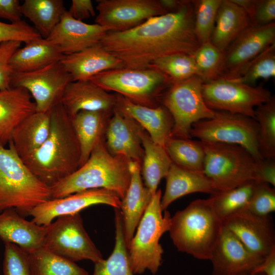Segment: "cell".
Segmentation results:
<instances>
[{"label":"cell","instance_id":"cell-1","mask_svg":"<svg viewBox=\"0 0 275 275\" xmlns=\"http://www.w3.org/2000/svg\"><path fill=\"white\" fill-rule=\"evenodd\" d=\"M100 43L130 69L147 68L154 60L173 54L193 55L200 44L194 32L192 1L184 0L176 11L132 29L109 31Z\"/></svg>","mask_w":275,"mask_h":275},{"label":"cell","instance_id":"cell-2","mask_svg":"<svg viewBox=\"0 0 275 275\" xmlns=\"http://www.w3.org/2000/svg\"><path fill=\"white\" fill-rule=\"evenodd\" d=\"M80 158V147L71 118L59 103L50 111L47 139L21 159L40 181L51 187L78 169Z\"/></svg>","mask_w":275,"mask_h":275},{"label":"cell","instance_id":"cell-3","mask_svg":"<svg viewBox=\"0 0 275 275\" xmlns=\"http://www.w3.org/2000/svg\"><path fill=\"white\" fill-rule=\"evenodd\" d=\"M129 162L123 156L109 153L104 137L96 145L84 164L50 187L52 198L89 189L105 188L115 192L122 200L130 183Z\"/></svg>","mask_w":275,"mask_h":275},{"label":"cell","instance_id":"cell-4","mask_svg":"<svg viewBox=\"0 0 275 275\" xmlns=\"http://www.w3.org/2000/svg\"><path fill=\"white\" fill-rule=\"evenodd\" d=\"M222 228L209 199H198L171 216L169 232L178 251L209 260Z\"/></svg>","mask_w":275,"mask_h":275},{"label":"cell","instance_id":"cell-5","mask_svg":"<svg viewBox=\"0 0 275 275\" xmlns=\"http://www.w3.org/2000/svg\"><path fill=\"white\" fill-rule=\"evenodd\" d=\"M0 146V212L14 208L22 217L52 198L51 188L30 170L10 142Z\"/></svg>","mask_w":275,"mask_h":275},{"label":"cell","instance_id":"cell-6","mask_svg":"<svg viewBox=\"0 0 275 275\" xmlns=\"http://www.w3.org/2000/svg\"><path fill=\"white\" fill-rule=\"evenodd\" d=\"M161 191L157 189L142 217L137 230L127 245L128 259L134 274L149 270L153 275L162 263L163 250L159 241L170 230L171 216L160 205Z\"/></svg>","mask_w":275,"mask_h":275},{"label":"cell","instance_id":"cell-7","mask_svg":"<svg viewBox=\"0 0 275 275\" xmlns=\"http://www.w3.org/2000/svg\"><path fill=\"white\" fill-rule=\"evenodd\" d=\"M107 92L113 91L134 103L149 107L160 105L163 94L173 82L154 68H122L99 73L90 79Z\"/></svg>","mask_w":275,"mask_h":275},{"label":"cell","instance_id":"cell-8","mask_svg":"<svg viewBox=\"0 0 275 275\" xmlns=\"http://www.w3.org/2000/svg\"><path fill=\"white\" fill-rule=\"evenodd\" d=\"M201 142L205 153L203 173L216 192L255 181L258 160L246 149L234 144Z\"/></svg>","mask_w":275,"mask_h":275},{"label":"cell","instance_id":"cell-9","mask_svg":"<svg viewBox=\"0 0 275 275\" xmlns=\"http://www.w3.org/2000/svg\"><path fill=\"white\" fill-rule=\"evenodd\" d=\"M190 136L199 141L239 145L257 160L263 159L258 147V126L253 118L223 111H215L212 118L194 123Z\"/></svg>","mask_w":275,"mask_h":275},{"label":"cell","instance_id":"cell-10","mask_svg":"<svg viewBox=\"0 0 275 275\" xmlns=\"http://www.w3.org/2000/svg\"><path fill=\"white\" fill-rule=\"evenodd\" d=\"M203 83L195 75L173 84L162 95L160 103L169 111L174 122L171 137L190 139L194 123L214 117L215 111L207 106L202 96Z\"/></svg>","mask_w":275,"mask_h":275},{"label":"cell","instance_id":"cell-11","mask_svg":"<svg viewBox=\"0 0 275 275\" xmlns=\"http://www.w3.org/2000/svg\"><path fill=\"white\" fill-rule=\"evenodd\" d=\"M45 227L43 246L53 253L73 262L89 260L95 263L103 259L79 213L59 216Z\"/></svg>","mask_w":275,"mask_h":275},{"label":"cell","instance_id":"cell-12","mask_svg":"<svg viewBox=\"0 0 275 275\" xmlns=\"http://www.w3.org/2000/svg\"><path fill=\"white\" fill-rule=\"evenodd\" d=\"M202 93L205 103L210 109L241 114L254 119L255 108L272 96L262 85L253 87L238 79L222 77L203 83Z\"/></svg>","mask_w":275,"mask_h":275},{"label":"cell","instance_id":"cell-13","mask_svg":"<svg viewBox=\"0 0 275 275\" xmlns=\"http://www.w3.org/2000/svg\"><path fill=\"white\" fill-rule=\"evenodd\" d=\"M72 81L59 61L33 71L13 72L11 88L26 90L34 100L36 112L46 113L60 103L65 89Z\"/></svg>","mask_w":275,"mask_h":275},{"label":"cell","instance_id":"cell-14","mask_svg":"<svg viewBox=\"0 0 275 275\" xmlns=\"http://www.w3.org/2000/svg\"><path fill=\"white\" fill-rule=\"evenodd\" d=\"M274 43V22L263 26L250 24L225 50L218 77L238 78L253 59Z\"/></svg>","mask_w":275,"mask_h":275},{"label":"cell","instance_id":"cell-15","mask_svg":"<svg viewBox=\"0 0 275 275\" xmlns=\"http://www.w3.org/2000/svg\"><path fill=\"white\" fill-rule=\"evenodd\" d=\"M96 23L124 31L149 18L168 13L159 0H97Z\"/></svg>","mask_w":275,"mask_h":275},{"label":"cell","instance_id":"cell-16","mask_svg":"<svg viewBox=\"0 0 275 275\" xmlns=\"http://www.w3.org/2000/svg\"><path fill=\"white\" fill-rule=\"evenodd\" d=\"M121 199L115 192L105 188L92 189L67 196L50 199L35 207L30 213L32 221L39 226H47L59 216L72 214L98 204L120 209Z\"/></svg>","mask_w":275,"mask_h":275},{"label":"cell","instance_id":"cell-17","mask_svg":"<svg viewBox=\"0 0 275 275\" xmlns=\"http://www.w3.org/2000/svg\"><path fill=\"white\" fill-rule=\"evenodd\" d=\"M223 226L256 255L265 258L275 249L274 228L269 215L259 216L242 210L224 220Z\"/></svg>","mask_w":275,"mask_h":275},{"label":"cell","instance_id":"cell-18","mask_svg":"<svg viewBox=\"0 0 275 275\" xmlns=\"http://www.w3.org/2000/svg\"><path fill=\"white\" fill-rule=\"evenodd\" d=\"M264 259L249 250L232 232L223 226L209 260L212 275H235L252 271Z\"/></svg>","mask_w":275,"mask_h":275},{"label":"cell","instance_id":"cell-19","mask_svg":"<svg viewBox=\"0 0 275 275\" xmlns=\"http://www.w3.org/2000/svg\"><path fill=\"white\" fill-rule=\"evenodd\" d=\"M109 31V28L97 23L75 19L66 10L46 39L57 45L63 54L68 55L100 43Z\"/></svg>","mask_w":275,"mask_h":275},{"label":"cell","instance_id":"cell-20","mask_svg":"<svg viewBox=\"0 0 275 275\" xmlns=\"http://www.w3.org/2000/svg\"><path fill=\"white\" fill-rule=\"evenodd\" d=\"M115 108L142 127L156 144L163 146L171 138L173 127V118L162 104L149 107L133 103L125 97L115 94Z\"/></svg>","mask_w":275,"mask_h":275},{"label":"cell","instance_id":"cell-21","mask_svg":"<svg viewBox=\"0 0 275 275\" xmlns=\"http://www.w3.org/2000/svg\"><path fill=\"white\" fill-rule=\"evenodd\" d=\"M140 126L115 108L105 133V144L113 156H122L129 161L142 162L144 150L139 134Z\"/></svg>","mask_w":275,"mask_h":275},{"label":"cell","instance_id":"cell-22","mask_svg":"<svg viewBox=\"0 0 275 275\" xmlns=\"http://www.w3.org/2000/svg\"><path fill=\"white\" fill-rule=\"evenodd\" d=\"M129 169L130 183L124 197L121 201L119 209L127 246L153 196L143 182L141 164L136 161H130Z\"/></svg>","mask_w":275,"mask_h":275},{"label":"cell","instance_id":"cell-23","mask_svg":"<svg viewBox=\"0 0 275 275\" xmlns=\"http://www.w3.org/2000/svg\"><path fill=\"white\" fill-rule=\"evenodd\" d=\"M60 103L72 117L81 111H113L116 96L90 80L72 81L65 89Z\"/></svg>","mask_w":275,"mask_h":275},{"label":"cell","instance_id":"cell-24","mask_svg":"<svg viewBox=\"0 0 275 275\" xmlns=\"http://www.w3.org/2000/svg\"><path fill=\"white\" fill-rule=\"evenodd\" d=\"M61 62L73 81L89 80L102 72L124 68L122 61L100 43L77 53L64 55Z\"/></svg>","mask_w":275,"mask_h":275},{"label":"cell","instance_id":"cell-25","mask_svg":"<svg viewBox=\"0 0 275 275\" xmlns=\"http://www.w3.org/2000/svg\"><path fill=\"white\" fill-rule=\"evenodd\" d=\"M36 112L35 103L25 89H0V146L8 145L16 127Z\"/></svg>","mask_w":275,"mask_h":275},{"label":"cell","instance_id":"cell-26","mask_svg":"<svg viewBox=\"0 0 275 275\" xmlns=\"http://www.w3.org/2000/svg\"><path fill=\"white\" fill-rule=\"evenodd\" d=\"M46 227L29 221L14 208L0 212V238L14 243L27 253L43 246Z\"/></svg>","mask_w":275,"mask_h":275},{"label":"cell","instance_id":"cell-27","mask_svg":"<svg viewBox=\"0 0 275 275\" xmlns=\"http://www.w3.org/2000/svg\"><path fill=\"white\" fill-rule=\"evenodd\" d=\"M166 185L161 198L163 211L174 201L194 193H215L211 181L204 173L189 171L172 163L165 177Z\"/></svg>","mask_w":275,"mask_h":275},{"label":"cell","instance_id":"cell-28","mask_svg":"<svg viewBox=\"0 0 275 275\" xmlns=\"http://www.w3.org/2000/svg\"><path fill=\"white\" fill-rule=\"evenodd\" d=\"M113 111H81L70 117L80 149L79 167L88 159L96 145L104 138Z\"/></svg>","mask_w":275,"mask_h":275},{"label":"cell","instance_id":"cell-29","mask_svg":"<svg viewBox=\"0 0 275 275\" xmlns=\"http://www.w3.org/2000/svg\"><path fill=\"white\" fill-rule=\"evenodd\" d=\"M250 25L246 12L232 0H222L210 41L222 51Z\"/></svg>","mask_w":275,"mask_h":275},{"label":"cell","instance_id":"cell-30","mask_svg":"<svg viewBox=\"0 0 275 275\" xmlns=\"http://www.w3.org/2000/svg\"><path fill=\"white\" fill-rule=\"evenodd\" d=\"M17 49L10 60L13 72H28L61 61L64 54L57 45L42 37L25 43Z\"/></svg>","mask_w":275,"mask_h":275},{"label":"cell","instance_id":"cell-31","mask_svg":"<svg viewBox=\"0 0 275 275\" xmlns=\"http://www.w3.org/2000/svg\"><path fill=\"white\" fill-rule=\"evenodd\" d=\"M50 125V111L36 112L16 127L10 142L21 158L42 145L48 136Z\"/></svg>","mask_w":275,"mask_h":275},{"label":"cell","instance_id":"cell-32","mask_svg":"<svg viewBox=\"0 0 275 275\" xmlns=\"http://www.w3.org/2000/svg\"><path fill=\"white\" fill-rule=\"evenodd\" d=\"M139 134L144 150L141 175L144 185L154 195L160 180L167 176L172 162L164 148L155 143L141 126Z\"/></svg>","mask_w":275,"mask_h":275},{"label":"cell","instance_id":"cell-33","mask_svg":"<svg viewBox=\"0 0 275 275\" xmlns=\"http://www.w3.org/2000/svg\"><path fill=\"white\" fill-rule=\"evenodd\" d=\"M66 10L62 0H25L20 5L22 15L43 38L49 36Z\"/></svg>","mask_w":275,"mask_h":275},{"label":"cell","instance_id":"cell-34","mask_svg":"<svg viewBox=\"0 0 275 275\" xmlns=\"http://www.w3.org/2000/svg\"><path fill=\"white\" fill-rule=\"evenodd\" d=\"M31 275H89L83 268L42 246L28 254Z\"/></svg>","mask_w":275,"mask_h":275},{"label":"cell","instance_id":"cell-35","mask_svg":"<svg viewBox=\"0 0 275 275\" xmlns=\"http://www.w3.org/2000/svg\"><path fill=\"white\" fill-rule=\"evenodd\" d=\"M114 209L116 227L115 246L106 259H103L94 263L93 275H134L128 259L121 212L119 209Z\"/></svg>","mask_w":275,"mask_h":275},{"label":"cell","instance_id":"cell-36","mask_svg":"<svg viewBox=\"0 0 275 275\" xmlns=\"http://www.w3.org/2000/svg\"><path fill=\"white\" fill-rule=\"evenodd\" d=\"M164 148L172 163L189 171L203 173L205 153L200 141L171 137Z\"/></svg>","mask_w":275,"mask_h":275},{"label":"cell","instance_id":"cell-37","mask_svg":"<svg viewBox=\"0 0 275 275\" xmlns=\"http://www.w3.org/2000/svg\"><path fill=\"white\" fill-rule=\"evenodd\" d=\"M255 183L252 181L231 189L217 191L208 198L214 212L222 222L246 207Z\"/></svg>","mask_w":275,"mask_h":275},{"label":"cell","instance_id":"cell-38","mask_svg":"<svg viewBox=\"0 0 275 275\" xmlns=\"http://www.w3.org/2000/svg\"><path fill=\"white\" fill-rule=\"evenodd\" d=\"M258 126V147L263 158L275 159V97L255 109Z\"/></svg>","mask_w":275,"mask_h":275},{"label":"cell","instance_id":"cell-39","mask_svg":"<svg viewBox=\"0 0 275 275\" xmlns=\"http://www.w3.org/2000/svg\"><path fill=\"white\" fill-rule=\"evenodd\" d=\"M224 51L220 50L210 41L200 45L193 54L196 75L204 83L217 78L223 60Z\"/></svg>","mask_w":275,"mask_h":275},{"label":"cell","instance_id":"cell-40","mask_svg":"<svg viewBox=\"0 0 275 275\" xmlns=\"http://www.w3.org/2000/svg\"><path fill=\"white\" fill-rule=\"evenodd\" d=\"M148 68L161 71L173 84L196 75L193 55L186 53H176L160 58L153 61Z\"/></svg>","mask_w":275,"mask_h":275},{"label":"cell","instance_id":"cell-41","mask_svg":"<svg viewBox=\"0 0 275 275\" xmlns=\"http://www.w3.org/2000/svg\"><path fill=\"white\" fill-rule=\"evenodd\" d=\"M194 8V32L200 44L210 41L222 0L192 1Z\"/></svg>","mask_w":275,"mask_h":275},{"label":"cell","instance_id":"cell-42","mask_svg":"<svg viewBox=\"0 0 275 275\" xmlns=\"http://www.w3.org/2000/svg\"><path fill=\"white\" fill-rule=\"evenodd\" d=\"M275 76V43L265 49L244 68L238 79L253 86L260 79H268Z\"/></svg>","mask_w":275,"mask_h":275},{"label":"cell","instance_id":"cell-43","mask_svg":"<svg viewBox=\"0 0 275 275\" xmlns=\"http://www.w3.org/2000/svg\"><path fill=\"white\" fill-rule=\"evenodd\" d=\"M259 216H267L275 211V190L270 185L256 182L250 201L244 209Z\"/></svg>","mask_w":275,"mask_h":275},{"label":"cell","instance_id":"cell-44","mask_svg":"<svg viewBox=\"0 0 275 275\" xmlns=\"http://www.w3.org/2000/svg\"><path fill=\"white\" fill-rule=\"evenodd\" d=\"M4 243L3 275H31L28 253L14 243Z\"/></svg>","mask_w":275,"mask_h":275},{"label":"cell","instance_id":"cell-45","mask_svg":"<svg viewBox=\"0 0 275 275\" xmlns=\"http://www.w3.org/2000/svg\"><path fill=\"white\" fill-rule=\"evenodd\" d=\"M41 37L37 30L24 20L10 23L0 21V45L3 42L11 41L26 43Z\"/></svg>","mask_w":275,"mask_h":275},{"label":"cell","instance_id":"cell-46","mask_svg":"<svg viewBox=\"0 0 275 275\" xmlns=\"http://www.w3.org/2000/svg\"><path fill=\"white\" fill-rule=\"evenodd\" d=\"M250 24L266 25L274 22V0H253L252 6L247 12Z\"/></svg>","mask_w":275,"mask_h":275},{"label":"cell","instance_id":"cell-47","mask_svg":"<svg viewBox=\"0 0 275 275\" xmlns=\"http://www.w3.org/2000/svg\"><path fill=\"white\" fill-rule=\"evenodd\" d=\"M21 42L11 41L2 43L0 45V89L11 88L13 71L10 60L14 52L20 47Z\"/></svg>","mask_w":275,"mask_h":275},{"label":"cell","instance_id":"cell-48","mask_svg":"<svg viewBox=\"0 0 275 275\" xmlns=\"http://www.w3.org/2000/svg\"><path fill=\"white\" fill-rule=\"evenodd\" d=\"M256 182L275 186V159L263 158L257 161Z\"/></svg>","mask_w":275,"mask_h":275},{"label":"cell","instance_id":"cell-49","mask_svg":"<svg viewBox=\"0 0 275 275\" xmlns=\"http://www.w3.org/2000/svg\"><path fill=\"white\" fill-rule=\"evenodd\" d=\"M68 12L74 18L80 21L96 15L91 0H72Z\"/></svg>","mask_w":275,"mask_h":275},{"label":"cell","instance_id":"cell-50","mask_svg":"<svg viewBox=\"0 0 275 275\" xmlns=\"http://www.w3.org/2000/svg\"><path fill=\"white\" fill-rule=\"evenodd\" d=\"M20 5L18 0H0V17L11 23L22 20Z\"/></svg>","mask_w":275,"mask_h":275},{"label":"cell","instance_id":"cell-51","mask_svg":"<svg viewBox=\"0 0 275 275\" xmlns=\"http://www.w3.org/2000/svg\"><path fill=\"white\" fill-rule=\"evenodd\" d=\"M251 272L253 273H260L264 275H275V249Z\"/></svg>","mask_w":275,"mask_h":275},{"label":"cell","instance_id":"cell-52","mask_svg":"<svg viewBox=\"0 0 275 275\" xmlns=\"http://www.w3.org/2000/svg\"><path fill=\"white\" fill-rule=\"evenodd\" d=\"M163 8L168 12L176 11L183 4L184 0H159Z\"/></svg>","mask_w":275,"mask_h":275},{"label":"cell","instance_id":"cell-53","mask_svg":"<svg viewBox=\"0 0 275 275\" xmlns=\"http://www.w3.org/2000/svg\"><path fill=\"white\" fill-rule=\"evenodd\" d=\"M235 275H264L262 273H253L251 271H245L237 273Z\"/></svg>","mask_w":275,"mask_h":275}]
</instances>
